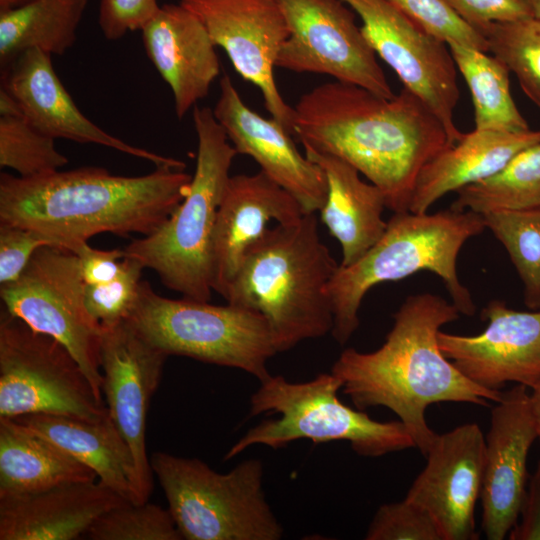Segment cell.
I'll list each match as a JSON object with an SVG mask.
<instances>
[{
  "instance_id": "cell-1",
  "label": "cell",
  "mask_w": 540,
  "mask_h": 540,
  "mask_svg": "<svg viewBox=\"0 0 540 540\" xmlns=\"http://www.w3.org/2000/svg\"><path fill=\"white\" fill-rule=\"evenodd\" d=\"M293 135L303 147L356 168L380 189L393 213L409 211L423 167L452 145L440 120L409 90L386 98L336 80L300 97Z\"/></svg>"
},
{
  "instance_id": "cell-2",
  "label": "cell",
  "mask_w": 540,
  "mask_h": 540,
  "mask_svg": "<svg viewBox=\"0 0 540 540\" xmlns=\"http://www.w3.org/2000/svg\"><path fill=\"white\" fill-rule=\"evenodd\" d=\"M451 302L432 293L408 296L394 313L383 345L372 352L345 349L331 373L355 408L383 406L393 411L426 456L435 436L425 412L439 402L488 406L502 391L483 388L466 378L441 352L440 328L459 318Z\"/></svg>"
},
{
  "instance_id": "cell-3",
  "label": "cell",
  "mask_w": 540,
  "mask_h": 540,
  "mask_svg": "<svg viewBox=\"0 0 540 540\" xmlns=\"http://www.w3.org/2000/svg\"><path fill=\"white\" fill-rule=\"evenodd\" d=\"M190 174L170 167L141 176L81 167L23 178L0 175V223L29 228L74 252L94 235L157 230L186 197Z\"/></svg>"
},
{
  "instance_id": "cell-4",
  "label": "cell",
  "mask_w": 540,
  "mask_h": 540,
  "mask_svg": "<svg viewBox=\"0 0 540 540\" xmlns=\"http://www.w3.org/2000/svg\"><path fill=\"white\" fill-rule=\"evenodd\" d=\"M338 266L320 239L316 214L306 213L266 229L247 249L224 298L260 312L277 353L285 352L331 332L326 287Z\"/></svg>"
},
{
  "instance_id": "cell-5",
  "label": "cell",
  "mask_w": 540,
  "mask_h": 540,
  "mask_svg": "<svg viewBox=\"0 0 540 540\" xmlns=\"http://www.w3.org/2000/svg\"><path fill=\"white\" fill-rule=\"evenodd\" d=\"M485 228L483 215L471 210L394 213L381 238L355 263L339 265L327 284L334 339L343 345L357 330L360 305L372 287L419 271L439 276L459 312L474 315L471 293L457 274V258L465 242Z\"/></svg>"
},
{
  "instance_id": "cell-6",
  "label": "cell",
  "mask_w": 540,
  "mask_h": 540,
  "mask_svg": "<svg viewBox=\"0 0 540 540\" xmlns=\"http://www.w3.org/2000/svg\"><path fill=\"white\" fill-rule=\"evenodd\" d=\"M196 168L184 200L151 234L134 239L124 257L155 271L184 298L209 302L213 291L212 239L219 204L238 154L209 107L193 108Z\"/></svg>"
},
{
  "instance_id": "cell-7",
  "label": "cell",
  "mask_w": 540,
  "mask_h": 540,
  "mask_svg": "<svg viewBox=\"0 0 540 540\" xmlns=\"http://www.w3.org/2000/svg\"><path fill=\"white\" fill-rule=\"evenodd\" d=\"M251 396L250 416L278 413L250 429L227 452L229 460L252 445L280 449L292 441L309 439L313 443L347 441L360 456L380 457L416 448L400 421L379 422L363 410L353 409L338 398L342 380L333 373H322L310 381L294 383L281 375L260 382Z\"/></svg>"
},
{
  "instance_id": "cell-8",
  "label": "cell",
  "mask_w": 540,
  "mask_h": 540,
  "mask_svg": "<svg viewBox=\"0 0 540 540\" xmlns=\"http://www.w3.org/2000/svg\"><path fill=\"white\" fill-rule=\"evenodd\" d=\"M182 539L279 540L283 528L263 490V464L249 459L218 473L197 458L150 459Z\"/></svg>"
},
{
  "instance_id": "cell-9",
  "label": "cell",
  "mask_w": 540,
  "mask_h": 540,
  "mask_svg": "<svg viewBox=\"0 0 540 540\" xmlns=\"http://www.w3.org/2000/svg\"><path fill=\"white\" fill-rule=\"evenodd\" d=\"M127 321L169 355L241 369L260 382L270 376L267 361L277 353L269 325L258 311L188 298L170 299L142 281Z\"/></svg>"
},
{
  "instance_id": "cell-10",
  "label": "cell",
  "mask_w": 540,
  "mask_h": 540,
  "mask_svg": "<svg viewBox=\"0 0 540 540\" xmlns=\"http://www.w3.org/2000/svg\"><path fill=\"white\" fill-rule=\"evenodd\" d=\"M44 413L91 421L109 417L79 363L59 341L0 314V418Z\"/></svg>"
},
{
  "instance_id": "cell-11",
  "label": "cell",
  "mask_w": 540,
  "mask_h": 540,
  "mask_svg": "<svg viewBox=\"0 0 540 540\" xmlns=\"http://www.w3.org/2000/svg\"><path fill=\"white\" fill-rule=\"evenodd\" d=\"M78 256L64 248L43 246L14 282L1 285L4 309L34 331L59 341L73 355L102 394V327L90 315Z\"/></svg>"
},
{
  "instance_id": "cell-12",
  "label": "cell",
  "mask_w": 540,
  "mask_h": 540,
  "mask_svg": "<svg viewBox=\"0 0 540 540\" xmlns=\"http://www.w3.org/2000/svg\"><path fill=\"white\" fill-rule=\"evenodd\" d=\"M289 28L276 67L319 73L392 98L377 55L342 0H276Z\"/></svg>"
},
{
  "instance_id": "cell-13",
  "label": "cell",
  "mask_w": 540,
  "mask_h": 540,
  "mask_svg": "<svg viewBox=\"0 0 540 540\" xmlns=\"http://www.w3.org/2000/svg\"><path fill=\"white\" fill-rule=\"evenodd\" d=\"M361 19V30L397 75L403 88L423 101L443 124L450 144L460 139L455 123L458 70L448 45L435 38L390 0H342Z\"/></svg>"
},
{
  "instance_id": "cell-14",
  "label": "cell",
  "mask_w": 540,
  "mask_h": 540,
  "mask_svg": "<svg viewBox=\"0 0 540 540\" xmlns=\"http://www.w3.org/2000/svg\"><path fill=\"white\" fill-rule=\"evenodd\" d=\"M167 357L127 320L102 327V394L109 416L133 456L136 503L148 501L153 488V471L146 452V422Z\"/></svg>"
},
{
  "instance_id": "cell-15",
  "label": "cell",
  "mask_w": 540,
  "mask_h": 540,
  "mask_svg": "<svg viewBox=\"0 0 540 540\" xmlns=\"http://www.w3.org/2000/svg\"><path fill=\"white\" fill-rule=\"evenodd\" d=\"M203 23L241 77L259 88L265 107L291 135L294 107L281 96L274 68L289 36L276 0H180Z\"/></svg>"
},
{
  "instance_id": "cell-16",
  "label": "cell",
  "mask_w": 540,
  "mask_h": 540,
  "mask_svg": "<svg viewBox=\"0 0 540 540\" xmlns=\"http://www.w3.org/2000/svg\"><path fill=\"white\" fill-rule=\"evenodd\" d=\"M488 321L474 336L438 332L444 356L469 380L494 391L508 382L533 389L540 383V310L518 311L502 300L482 310Z\"/></svg>"
},
{
  "instance_id": "cell-17",
  "label": "cell",
  "mask_w": 540,
  "mask_h": 540,
  "mask_svg": "<svg viewBox=\"0 0 540 540\" xmlns=\"http://www.w3.org/2000/svg\"><path fill=\"white\" fill-rule=\"evenodd\" d=\"M481 489L482 530L503 540L516 525L525 496L527 460L538 431L528 388L515 384L491 409Z\"/></svg>"
},
{
  "instance_id": "cell-18",
  "label": "cell",
  "mask_w": 540,
  "mask_h": 540,
  "mask_svg": "<svg viewBox=\"0 0 540 540\" xmlns=\"http://www.w3.org/2000/svg\"><path fill=\"white\" fill-rule=\"evenodd\" d=\"M485 438L476 423L436 434L427 463L410 486L406 499L425 508L443 540H477L475 506L480 499Z\"/></svg>"
},
{
  "instance_id": "cell-19",
  "label": "cell",
  "mask_w": 540,
  "mask_h": 540,
  "mask_svg": "<svg viewBox=\"0 0 540 540\" xmlns=\"http://www.w3.org/2000/svg\"><path fill=\"white\" fill-rule=\"evenodd\" d=\"M51 56L38 48L28 49L1 69V87L34 128L53 139L101 145L147 160L156 167L185 168L184 162L131 145L88 119L56 74Z\"/></svg>"
},
{
  "instance_id": "cell-20",
  "label": "cell",
  "mask_w": 540,
  "mask_h": 540,
  "mask_svg": "<svg viewBox=\"0 0 540 540\" xmlns=\"http://www.w3.org/2000/svg\"><path fill=\"white\" fill-rule=\"evenodd\" d=\"M212 110L238 154L252 157L261 171L299 201L305 213L322 208L328 191L324 171L301 155L291 134L277 120L251 110L226 74Z\"/></svg>"
},
{
  "instance_id": "cell-21",
  "label": "cell",
  "mask_w": 540,
  "mask_h": 540,
  "mask_svg": "<svg viewBox=\"0 0 540 540\" xmlns=\"http://www.w3.org/2000/svg\"><path fill=\"white\" fill-rule=\"evenodd\" d=\"M304 214L299 201L263 171L231 176L213 231V290L225 297L247 249L266 231L271 220L285 224Z\"/></svg>"
},
{
  "instance_id": "cell-22",
  "label": "cell",
  "mask_w": 540,
  "mask_h": 540,
  "mask_svg": "<svg viewBox=\"0 0 540 540\" xmlns=\"http://www.w3.org/2000/svg\"><path fill=\"white\" fill-rule=\"evenodd\" d=\"M141 32L146 54L170 87L181 120L219 75L216 45L200 19L180 3L160 5Z\"/></svg>"
},
{
  "instance_id": "cell-23",
  "label": "cell",
  "mask_w": 540,
  "mask_h": 540,
  "mask_svg": "<svg viewBox=\"0 0 540 540\" xmlns=\"http://www.w3.org/2000/svg\"><path fill=\"white\" fill-rule=\"evenodd\" d=\"M128 501L101 481L74 482L0 498V540H73Z\"/></svg>"
},
{
  "instance_id": "cell-24",
  "label": "cell",
  "mask_w": 540,
  "mask_h": 540,
  "mask_svg": "<svg viewBox=\"0 0 540 540\" xmlns=\"http://www.w3.org/2000/svg\"><path fill=\"white\" fill-rule=\"evenodd\" d=\"M540 143V129L507 132L476 129L463 133L422 169L409 211L426 213L449 192L488 178L524 149Z\"/></svg>"
},
{
  "instance_id": "cell-25",
  "label": "cell",
  "mask_w": 540,
  "mask_h": 540,
  "mask_svg": "<svg viewBox=\"0 0 540 540\" xmlns=\"http://www.w3.org/2000/svg\"><path fill=\"white\" fill-rule=\"evenodd\" d=\"M308 159L324 171L327 198L319 210L321 220L341 245L340 266L359 260L383 235L387 222L382 219L386 208L380 189L360 178L359 171L346 161L304 147Z\"/></svg>"
},
{
  "instance_id": "cell-26",
  "label": "cell",
  "mask_w": 540,
  "mask_h": 540,
  "mask_svg": "<svg viewBox=\"0 0 540 540\" xmlns=\"http://www.w3.org/2000/svg\"><path fill=\"white\" fill-rule=\"evenodd\" d=\"M93 470L99 481L136 503V474L127 442L110 416L91 421L35 413L14 418Z\"/></svg>"
},
{
  "instance_id": "cell-27",
  "label": "cell",
  "mask_w": 540,
  "mask_h": 540,
  "mask_svg": "<svg viewBox=\"0 0 540 540\" xmlns=\"http://www.w3.org/2000/svg\"><path fill=\"white\" fill-rule=\"evenodd\" d=\"M96 473L14 418H0V498L88 482Z\"/></svg>"
},
{
  "instance_id": "cell-28",
  "label": "cell",
  "mask_w": 540,
  "mask_h": 540,
  "mask_svg": "<svg viewBox=\"0 0 540 540\" xmlns=\"http://www.w3.org/2000/svg\"><path fill=\"white\" fill-rule=\"evenodd\" d=\"M88 0H34L0 10V67L38 48L62 55L73 46Z\"/></svg>"
},
{
  "instance_id": "cell-29",
  "label": "cell",
  "mask_w": 540,
  "mask_h": 540,
  "mask_svg": "<svg viewBox=\"0 0 540 540\" xmlns=\"http://www.w3.org/2000/svg\"><path fill=\"white\" fill-rule=\"evenodd\" d=\"M458 72L469 89L476 129L523 132L530 129L510 90V71L494 55L449 44Z\"/></svg>"
},
{
  "instance_id": "cell-30",
  "label": "cell",
  "mask_w": 540,
  "mask_h": 540,
  "mask_svg": "<svg viewBox=\"0 0 540 540\" xmlns=\"http://www.w3.org/2000/svg\"><path fill=\"white\" fill-rule=\"evenodd\" d=\"M451 208L481 215L540 207V143L512 158L494 175L456 191Z\"/></svg>"
},
{
  "instance_id": "cell-31",
  "label": "cell",
  "mask_w": 540,
  "mask_h": 540,
  "mask_svg": "<svg viewBox=\"0 0 540 540\" xmlns=\"http://www.w3.org/2000/svg\"><path fill=\"white\" fill-rule=\"evenodd\" d=\"M485 227L506 248L524 285V302L540 310V207L483 215Z\"/></svg>"
},
{
  "instance_id": "cell-32",
  "label": "cell",
  "mask_w": 540,
  "mask_h": 540,
  "mask_svg": "<svg viewBox=\"0 0 540 540\" xmlns=\"http://www.w3.org/2000/svg\"><path fill=\"white\" fill-rule=\"evenodd\" d=\"M480 32L489 52L515 75L524 94L540 108V18L492 23Z\"/></svg>"
},
{
  "instance_id": "cell-33",
  "label": "cell",
  "mask_w": 540,
  "mask_h": 540,
  "mask_svg": "<svg viewBox=\"0 0 540 540\" xmlns=\"http://www.w3.org/2000/svg\"><path fill=\"white\" fill-rule=\"evenodd\" d=\"M68 163L55 139L34 128L21 112L0 114V166L30 178L60 170Z\"/></svg>"
},
{
  "instance_id": "cell-34",
  "label": "cell",
  "mask_w": 540,
  "mask_h": 540,
  "mask_svg": "<svg viewBox=\"0 0 540 540\" xmlns=\"http://www.w3.org/2000/svg\"><path fill=\"white\" fill-rule=\"evenodd\" d=\"M92 540H180L169 511L150 503L124 501L100 515L86 531Z\"/></svg>"
},
{
  "instance_id": "cell-35",
  "label": "cell",
  "mask_w": 540,
  "mask_h": 540,
  "mask_svg": "<svg viewBox=\"0 0 540 540\" xmlns=\"http://www.w3.org/2000/svg\"><path fill=\"white\" fill-rule=\"evenodd\" d=\"M143 269L137 260L124 257L121 272L115 279L85 285L86 307L101 327L112 326L129 318L139 298Z\"/></svg>"
},
{
  "instance_id": "cell-36",
  "label": "cell",
  "mask_w": 540,
  "mask_h": 540,
  "mask_svg": "<svg viewBox=\"0 0 540 540\" xmlns=\"http://www.w3.org/2000/svg\"><path fill=\"white\" fill-rule=\"evenodd\" d=\"M426 32L449 44L489 52L485 37L460 18L445 0H390Z\"/></svg>"
},
{
  "instance_id": "cell-37",
  "label": "cell",
  "mask_w": 540,
  "mask_h": 540,
  "mask_svg": "<svg viewBox=\"0 0 540 540\" xmlns=\"http://www.w3.org/2000/svg\"><path fill=\"white\" fill-rule=\"evenodd\" d=\"M365 539L443 540L431 514L406 498L381 505L368 527Z\"/></svg>"
},
{
  "instance_id": "cell-38",
  "label": "cell",
  "mask_w": 540,
  "mask_h": 540,
  "mask_svg": "<svg viewBox=\"0 0 540 540\" xmlns=\"http://www.w3.org/2000/svg\"><path fill=\"white\" fill-rule=\"evenodd\" d=\"M54 246L45 235L35 230L0 223V284L14 282L43 246Z\"/></svg>"
},
{
  "instance_id": "cell-39",
  "label": "cell",
  "mask_w": 540,
  "mask_h": 540,
  "mask_svg": "<svg viewBox=\"0 0 540 540\" xmlns=\"http://www.w3.org/2000/svg\"><path fill=\"white\" fill-rule=\"evenodd\" d=\"M159 8L157 0H100L98 24L106 39L117 40L141 30Z\"/></svg>"
},
{
  "instance_id": "cell-40",
  "label": "cell",
  "mask_w": 540,
  "mask_h": 540,
  "mask_svg": "<svg viewBox=\"0 0 540 540\" xmlns=\"http://www.w3.org/2000/svg\"><path fill=\"white\" fill-rule=\"evenodd\" d=\"M445 1L460 18L479 32L492 23L512 22L533 16L526 0Z\"/></svg>"
},
{
  "instance_id": "cell-41",
  "label": "cell",
  "mask_w": 540,
  "mask_h": 540,
  "mask_svg": "<svg viewBox=\"0 0 540 540\" xmlns=\"http://www.w3.org/2000/svg\"><path fill=\"white\" fill-rule=\"evenodd\" d=\"M74 253L78 256L82 277L86 284H102L115 279L121 272L123 250H99L88 242L80 245Z\"/></svg>"
},
{
  "instance_id": "cell-42",
  "label": "cell",
  "mask_w": 540,
  "mask_h": 540,
  "mask_svg": "<svg viewBox=\"0 0 540 540\" xmlns=\"http://www.w3.org/2000/svg\"><path fill=\"white\" fill-rule=\"evenodd\" d=\"M510 540H540V459L529 477L516 525L508 534Z\"/></svg>"
},
{
  "instance_id": "cell-43",
  "label": "cell",
  "mask_w": 540,
  "mask_h": 540,
  "mask_svg": "<svg viewBox=\"0 0 540 540\" xmlns=\"http://www.w3.org/2000/svg\"><path fill=\"white\" fill-rule=\"evenodd\" d=\"M530 399L540 441V383L531 389Z\"/></svg>"
},
{
  "instance_id": "cell-44",
  "label": "cell",
  "mask_w": 540,
  "mask_h": 540,
  "mask_svg": "<svg viewBox=\"0 0 540 540\" xmlns=\"http://www.w3.org/2000/svg\"><path fill=\"white\" fill-rule=\"evenodd\" d=\"M34 0H0V10H7L27 4Z\"/></svg>"
},
{
  "instance_id": "cell-45",
  "label": "cell",
  "mask_w": 540,
  "mask_h": 540,
  "mask_svg": "<svg viewBox=\"0 0 540 540\" xmlns=\"http://www.w3.org/2000/svg\"><path fill=\"white\" fill-rule=\"evenodd\" d=\"M531 11L533 14V17L540 18V0H526Z\"/></svg>"
}]
</instances>
